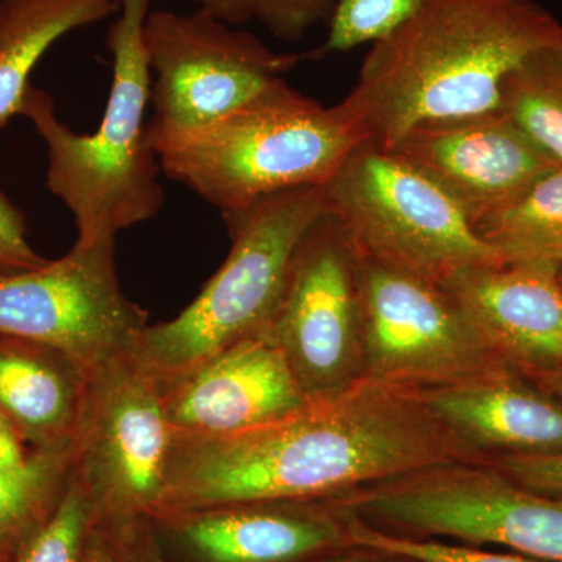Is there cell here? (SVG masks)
<instances>
[{"label": "cell", "mask_w": 562, "mask_h": 562, "mask_svg": "<svg viewBox=\"0 0 562 562\" xmlns=\"http://www.w3.org/2000/svg\"><path fill=\"white\" fill-rule=\"evenodd\" d=\"M482 460L420 391L364 379L260 427L172 435L154 517L262 502H322L436 465Z\"/></svg>", "instance_id": "6da1fadb"}, {"label": "cell", "mask_w": 562, "mask_h": 562, "mask_svg": "<svg viewBox=\"0 0 562 562\" xmlns=\"http://www.w3.org/2000/svg\"><path fill=\"white\" fill-rule=\"evenodd\" d=\"M549 47L562 24L538 0H428L372 44L341 105L386 149L417 125L498 111L509 74Z\"/></svg>", "instance_id": "7a4b0ae2"}, {"label": "cell", "mask_w": 562, "mask_h": 562, "mask_svg": "<svg viewBox=\"0 0 562 562\" xmlns=\"http://www.w3.org/2000/svg\"><path fill=\"white\" fill-rule=\"evenodd\" d=\"M120 2V16L106 32L113 80L98 132H74L57 116L54 99L33 85L21 110L46 144L47 190L72 213L80 244L116 239L157 216L165 203L146 124L151 70L143 33L151 0Z\"/></svg>", "instance_id": "3957f363"}, {"label": "cell", "mask_w": 562, "mask_h": 562, "mask_svg": "<svg viewBox=\"0 0 562 562\" xmlns=\"http://www.w3.org/2000/svg\"><path fill=\"white\" fill-rule=\"evenodd\" d=\"M364 140L341 103L321 105L284 81L157 155L166 177L224 216L279 192L324 187Z\"/></svg>", "instance_id": "277c9868"}, {"label": "cell", "mask_w": 562, "mask_h": 562, "mask_svg": "<svg viewBox=\"0 0 562 562\" xmlns=\"http://www.w3.org/2000/svg\"><path fill=\"white\" fill-rule=\"evenodd\" d=\"M327 211L324 188L306 187L224 214L228 257L176 319L144 328L133 358L161 383L266 330L299 244Z\"/></svg>", "instance_id": "5b68a950"}, {"label": "cell", "mask_w": 562, "mask_h": 562, "mask_svg": "<svg viewBox=\"0 0 562 562\" xmlns=\"http://www.w3.org/2000/svg\"><path fill=\"white\" fill-rule=\"evenodd\" d=\"M322 188L362 257L442 286L503 262L441 187L384 147L364 140Z\"/></svg>", "instance_id": "8992f818"}, {"label": "cell", "mask_w": 562, "mask_h": 562, "mask_svg": "<svg viewBox=\"0 0 562 562\" xmlns=\"http://www.w3.org/2000/svg\"><path fill=\"white\" fill-rule=\"evenodd\" d=\"M361 522L406 539L501 546L562 562V501L520 486L484 460L436 465L335 498Z\"/></svg>", "instance_id": "52a82bcc"}, {"label": "cell", "mask_w": 562, "mask_h": 562, "mask_svg": "<svg viewBox=\"0 0 562 562\" xmlns=\"http://www.w3.org/2000/svg\"><path fill=\"white\" fill-rule=\"evenodd\" d=\"M144 46L151 70L155 151L235 113L284 83L306 55L273 52L203 10L150 11Z\"/></svg>", "instance_id": "ba28073f"}, {"label": "cell", "mask_w": 562, "mask_h": 562, "mask_svg": "<svg viewBox=\"0 0 562 562\" xmlns=\"http://www.w3.org/2000/svg\"><path fill=\"white\" fill-rule=\"evenodd\" d=\"M171 443L161 384L132 351L92 373L74 435V479L95 525L155 516Z\"/></svg>", "instance_id": "9c48e42d"}, {"label": "cell", "mask_w": 562, "mask_h": 562, "mask_svg": "<svg viewBox=\"0 0 562 562\" xmlns=\"http://www.w3.org/2000/svg\"><path fill=\"white\" fill-rule=\"evenodd\" d=\"M116 239L74 244L60 260L0 272V335L46 344L92 375L131 353L149 313L117 280Z\"/></svg>", "instance_id": "30bf717a"}, {"label": "cell", "mask_w": 562, "mask_h": 562, "mask_svg": "<svg viewBox=\"0 0 562 562\" xmlns=\"http://www.w3.org/2000/svg\"><path fill=\"white\" fill-rule=\"evenodd\" d=\"M360 297L368 379L422 392L508 362L442 284L360 254Z\"/></svg>", "instance_id": "8fae6325"}, {"label": "cell", "mask_w": 562, "mask_h": 562, "mask_svg": "<svg viewBox=\"0 0 562 562\" xmlns=\"http://www.w3.org/2000/svg\"><path fill=\"white\" fill-rule=\"evenodd\" d=\"M268 330L306 397L364 379L360 251L330 211L299 244Z\"/></svg>", "instance_id": "7c38bea8"}, {"label": "cell", "mask_w": 562, "mask_h": 562, "mask_svg": "<svg viewBox=\"0 0 562 562\" xmlns=\"http://www.w3.org/2000/svg\"><path fill=\"white\" fill-rule=\"evenodd\" d=\"M386 149L441 187L471 222L557 166L501 111L417 125Z\"/></svg>", "instance_id": "4fadbf2b"}, {"label": "cell", "mask_w": 562, "mask_h": 562, "mask_svg": "<svg viewBox=\"0 0 562 562\" xmlns=\"http://www.w3.org/2000/svg\"><path fill=\"white\" fill-rule=\"evenodd\" d=\"M160 384L166 419L181 438L250 430L310 401L268 328Z\"/></svg>", "instance_id": "5bb4252c"}, {"label": "cell", "mask_w": 562, "mask_h": 562, "mask_svg": "<svg viewBox=\"0 0 562 562\" xmlns=\"http://www.w3.org/2000/svg\"><path fill=\"white\" fill-rule=\"evenodd\" d=\"M202 562H312L350 546L331 501L262 502L154 517Z\"/></svg>", "instance_id": "9a60e30c"}, {"label": "cell", "mask_w": 562, "mask_h": 562, "mask_svg": "<svg viewBox=\"0 0 562 562\" xmlns=\"http://www.w3.org/2000/svg\"><path fill=\"white\" fill-rule=\"evenodd\" d=\"M422 395L482 458L562 453V402L509 362Z\"/></svg>", "instance_id": "2e32d148"}, {"label": "cell", "mask_w": 562, "mask_h": 562, "mask_svg": "<svg viewBox=\"0 0 562 562\" xmlns=\"http://www.w3.org/2000/svg\"><path fill=\"white\" fill-rule=\"evenodd\" d=\"M491 349L517 369H562V288L557 269L482 266L443 284Z\"/></svg>", "instance_id": "e0dca14e"}, {"label": "cell", "mask_w": 562, "mask_h": 562, "mask_svg": "<svg viewBox=\"0 0 562 562\" xmlns=\"http://www.w3.org/2000/svg\"><path fill=\"white\" fill-rule=\"evenodd\" d=\"M90 375L46 344L0 335V413L31 449L72 441Z\"/></svg>", "instance_id": "ac0fdd59"}, {"label": "cell", "mask_w": 562, "mask_h": 562, "mask_svg": "<svg viewBox=\"0 0 562 562\" xmlns=\"http://www.w3.org/2000/svg\"><path fill=\"white\" fill-rule=\"evenodd\" d=\"M120 0H0V128L21 114L31 76L63 36L116 14Z\"/></svg>", "instance_id": "d6986e66"}, {"label": "cell", "mask_w": 562, "mask_h": 562, "mask_svg": "<svg viewBox=\"0 0 562 562\" xmlns=\"http://www.w3.org/2000/svg\"><path fill=\"white\" fill-rule=\"evenodd\" d=\"M503 262L557 269L562 261V165L553 166L501 209L472 222Z\"/></svg>", "instance_id": "ffe728a7"}, {"label": "cell", "mask_w": 562, "mask_h": 562, "mask_svg": "<svg viewBox=\"0 0 562 562\" xmlns=\"http://www.w3.org/2000/svg\"><path fill=\"white\" fill-rule=\"evenodd\" d=\"M74 464L72 439L33 449L21 464L0 471V560L11 562L57 509L72 480Z\"/></svg>", "instance_id": "44dd1931"}, {"label": "cell", "mask_w": 562, "mask_h": 562, "mask_svg": "<svg viewBox=\"0 0 562 562\" xmlns=\"http://www.w3.org/2000/svg\"><path fill=\"white\" fill-rule=\"evenodd\" d=\"M501 113L562 165V47L536 52L509 74Z\"/></svg>", "instance_id": "7402d4cb"}, {"label": "cell", "mask_w": 562, "mask_h": 562, "mask_svg": "<svg viewBox=\"0 0 562 562\" xmlns=\"http://www.w3.org/2000/svg\"><path fill=\"white\" fill-rule=\"evenodd\" d=\"M428 0H333L327 40L308 58L375 44L402 27Z\"/></svg>", "instance_id": "603a6c76"}, {"label": "cell", "mask_w": 562, "mask_h": 562, "mask_svg": "<svg viewBox=\"0 0 562 562\" xmlns=\"http://www.w3.org/2000/svg\"><path fill=\"white\" fill-rule=\"evenodd\" d=\"M92 528L90 498L72 476L60 505L22 543L11 562H81Z\"/></svg>", "instance_id": "cb8c5ba5"}, {"label": "cell", "mask_w": 562, "mask_h": 562, "mask_svg": "<svg viewBox=\"0 0 562 562\" xmlns=\"http://www.w3.org/2000/svg\"><path fill=\"white\" fill-rule=\"evenodd\" d=\"M225 24L258 22L281 41H299L327 22L333 0H183Z\"/></svg>", "instance_id": "d4e9b609"}, {"label": "cell", "mask_w": 562, "mask_h": 562, "mask_svg": "<svg viewBox=\"0 0 562 562\" xmlns=\"http://www.w3.org/2000/svg\"><path fill=\"white\" fill-rule=\"evenodd\" d=\"M342 512L349 525L351 543L390 550L419 562H547L520 553L491 552V550H483L482 547L446 542L442 539L439 541V539L397 538L369 527L346 509Z\"/></svg>", "instance_id": "484cf974"}, {"label": "cell", "mask_w": 562, "mask_h": 562, "mask_svg": "<svg viewBox=\"0 0 562 562\" xmlns=\"http://www.w3.org/2000/svg\"><path fill=\"white\" fill-rule=\"evenodd\" d=\"M483 460L520 486L562 501V453L541 457L503 454Z\"/></svg>", "instance_id": "4316f807"}, {"label": "cell", "mask_w": 562, "mask_h": 562, "mask_svg": "<svg viewBox=\"0 0 562 562\" xmlns=\"http://www.w3.org/2000/svg\"><path fill=\"white\" fill-rule=\"evenodd\" d=\"M24 216L0 192V272L29 271L46 265L33 249Z\"/></svg>", "instance_id": "83f0119b"}, {"label": "cell", "mask_w": 562, "mask_h": 562, "mask_svg": "<svg viewBox=\"0 0 562 562\" xmlns=\"http://www.w3.org/2000/svg\"><path fill=\"white\" fill-rule=\"evenodd\" d=\"M147 520L136 519L98 527L117 562H166L154 532L147 528Z\"/></svg>", "instance_id": "f1b7e54d"}, {"label": "cell", "mask_w": 562, "mask_h": 562, "mask_svg": "<svg viewBox=\"0 0 562 562\" xmlns=\"http://www.w3.org/2000/svg\"><path fill=\"white\" fill-rule=\"evenodd\" d=\"M312 562H419L405 554L376 549V547L350 543Z\"/></svg>", "instance_id": "f546056e"}, {"label": "cell", "mask_w": 562, "mask_h": 562, "mask_svg": "<svg viewBox=\"0 0 562 562\" xmlns=\"http://www.w3.org/2000/svg\"><path fill=\"white\" fill-rule=\"evenodd\" d=\"M32 450L14 425L0 413V471L21 464Z\"/></svg>", "instance_id": "4dcf8cb0"}, {"label": "cell", "mask_w": 562, "mask_h": 562, "mask_svg": "<svg viewBox=\"0 0 562 562\" xmlns=\"http://www.w3.org/2000/svg\"><path fill=\"white\" fill-rule=\"evenodd\" d=\"M519 371L562 402V369H519Z\"/></svg>", "instance_id": "1f68e13d"}, {"label": "cell", "mask_w": 562, "mask_h": 562, "mask_svg": "<svg viewBox=\"0 0 562 562\" xmlns=\"http://www.w3.org/2000/svg\"><path fill=\"white\" fill-rule=\"evenodd\" d=\"M81 562H117L109 543H106L105 538L95 525L92 528L90 539H88L87 550H85L83 561Z\"/></svg>", "instance_id": "d6a6232c"}, {"label": "cell", "mask_w": 562, "mask_h": 562, "mask_svg": "<svg viewBox=\"0 0 562 562\" xmlns=\"http://www.w3.org/2000/svg\"><path fill=\"white\" fill-rule=\"evenodd\" d=\"M557 279L560 281L561 288H562V261L560 262V266L557 268Z\"/></svg>", "instance_id": "836d02e7"}, {"label": "cell", "mask_w": 562, "mask_h": 562, "mask_svg": "<svg viewBox=\"0 0 562 562\" xmlns=\"http://www.w3.org/2000/svg\"><path fill=\"white\" fill-rule=\"evenodd\" d=\"M0 562H3L2 560H0Z\"/></svg>", "instance_id": "e575fe53"}]
</instances>
